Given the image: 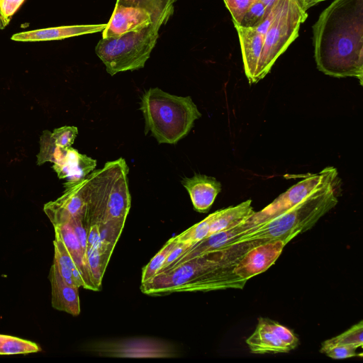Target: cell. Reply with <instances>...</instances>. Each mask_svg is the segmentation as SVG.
<instances>
[{
    "mask_svg": "<svg viewBox=\"0 0 363 363\" xmlns=\"http://www.w3.org/2000/svg\"><path fill=\"white\" fill-rule=\"evenodd\" d=\"M317 68L363 82V0H334L313 26Z\"/></svg>",
    "mask_w": 363,
    "mask_h": 363,
    "instance_id": "6da1fadb",
    "label": "cell"
},
{
    "mask_svg": "<svg viewBox=\"0 0 363 363\" xmlns=\"http://www.w3.org/2000/svg\"><path fill=\"white\" fill-rule=\"evenodd\" d=\"M128 173L126 162L120 157L84 178L86 206L82 223L86 229L98 226L102 242L112 251L130 208Z\"/></svg>",
    "mask_w": 363,
    "mask_h": 363,
    "instance_id": "7a4b0ae2",
    "label": "cell"
},
{
    "mask_svg": "<svg viewBox=\"0 0 363 363\" xmlns=\"http://www.w3.org/2000/svg\"><path fill=\"white\" fill-rule=\"evenodd\" d=\"M239 259H230V250L206 252L159 271L142 283L147 295L160 296L174 292L207 291L226 288H242L245 282L233 273Z\"/></svg>",
    "mask_w": 363,
    "mask_h": 363,
    "instance_id": "3957f363",
    "label": "cell"
},
{
    "mask_svg": "<svg viewBox=\"0 0 363 363\" xmlns=\"http://www.w3.org/2000/svg\"><path fill=\"white\" fill-rule=\"evenodd\" d=\"M340 179L311 194L301 203L255 226L245 228L223 250L240 244L252 247L276 240H289L311 229L337 203Z\"/></svg>",
    "mask_w": 363,
    "mask_h": 363,
    "instance_id": "277c9868",
    "label": "cell"
},
{
    "mask_svg": "<svg viewBox=\"0 0 363 363\" xmlns=\"http://www.w3.org/2000/svg\"><path fill=\"white\" fill-rule=\"evenodd\" d=\"M140 110L145 119V133L150 132L159 143L176 144L201 116L190 96H179L150 88L141 97Z\"/></svg>",
    "mask_w": 363,
    "mask_h": 363,
    "instance_id": "5b68a950",
    "label": "cell"
},
{
    "mask_svg": "<svg viewBox=\"0 0 363 363\" xmlns=\"http://www.w3.org/2000/svg\"><path fill=\"white\" fill-rule=\"evenodd\" d=\"M168 21L160 18L141 30L99 40L95 52L106 72L113 76L121 72L144 67L156 45L161 26Z\"/></svg>",
    "mask_w": 363,
    "mask_h": 363,
    "instance_id": "8992f818",
    "label": "cell"
},
{
    "mask_svg": "<svg viewBox=\"0 0 363 363\" xmlns=\"http://www.w3.org/2000/svg\"><path fill=\"white\" fill-rule=\"evenodd\" d=\"M307 17V12L301 9L296 0H276L274 13L264 36L259 81L269 72L277 60L296 39L300 26Z\"/></svg>",
    "mask_w": 363,
    "mask_h": 363,
    "instance_id": "52a82bcc",
    "label": "cell"
},
{
    "mask_svg": "<svg viewBox=\"0 0 363 363\" xmlns=\"http://www.w3.org/2000/svg\"><path fill=\"white\" fill-rule=\"evenodd\" d=\"M340 179L337 169L327 167L316 174H310L285 192L280 194L268 206L255 212L244 223L245 229L255 226L303 201L317 190Z\"/></svg>",
    "mask_w": 363,
    "mask_h": 363,
    "instance_id": "ba28073f",
    "label": "cell"
},
{
    "mask_svg": "<svg viewBox=\"0 0 363 363\" xmlns=\"http://www.w3.org/2000/svg\"><path fill=\"white\" fill-rule=\"evenodd\" d=\"M89 350L100 356L118 357H172L177 350L161 340L137 337L93 342Z\"/></svg>",
    "mask_w": 363,
    "mask_h": 363,
    "instance_id": "9c48e42d",
    "label": "cell"
},
{
    "mask_svg": "<svg viewBox=\"0 0 363 363\" xmlns=\"http://www.w3.org/2000/svg\"><path fill=\"white\" fill-rule=\"evenodd\" d=\"M298 338L292 330L269 318H259L256 329L246 340L252 353H283L295 349Z\"/></svg>",
    "mask_w": 363,
    "mask_h": 363,
    "instance_id": "30bf717a",
    "label": "cell"
},
{
    "mask_svg": "<svg viewBox=\"0 0 363 363\" xmlns=\"http://www.w3.org/2000/svg\"><path fill=\"white\" fill-rule=\"evenodd\" d=\"M289 240H276L247 249L237 261L233 273L242 281L264 272L280 256Z\"/></svg>",
    "mask_w": 363,
    "mask_h": 363,
    "instance_id": "8fae6325",
    "label": "cell"
},
{
    "mask_svg": "<svg viewBox=\"0 0 363 363\" xmlns=\"http://www.w3.org/2000/svg\"><path fill=\"white\" fill-rule=\"evenodd\" d=\"M152 22V16L147 11L116 4L111 18L103 30L102 38L118 37L137 31L147 27Z\"/></svg>",
    "mask_w": 363,
    "mask_h": 363,
    "instance_id": "7c38bea8",
    "label": "cell"
},
{
    "mask_svg": "<svg viewBox=\"0 0 363 363\" xmlns=\"http://www.w3.org/2000/svg\"><path fill=\"white\" fill-rule=\"evenodd\" d=\"M182 184L190 196L194 208L199 213L208 211L222 187L216 178L201 174L183 178Z\"/></svg>",
    "mask_w": 363,
    "mask_h": 363,
    "instance_id": "4fadbf2b",
    "label": "cell"
},
{
    "mask_svg": "<svg viewBox=\"0 0 363 363\" xmlns=\"http://www.w3.org/2000/svg\"><path fill=\"white\" fill-rule=\"evenodd\" d=\"M106 23L94 25L63 26L20 32L11 39L17 42H38L58 40L71 37L103 31Z\"/></svg>",
    "mask_w": 363,
    "mask_h": 363,
    "instance_id": "5bb4252c",
    "label": "cell"
},
{
    "mask_svg": "<svg viewBox=\"0 0 363 363\" xmlns=\"http://www.w3.org/2000/svg\"><path fill=\"white\" fill-rule=\"evenodd\" d=\"M52 306L72 315L80 313L79 287L67 284L52 264L50 272Z\"/></svg>",
    "mask_w": 363,
    "mask_h": 363,
    "instance_id": "9a60e30c",
    "label": "cell"
},
{
    "mask_svg": "<svg viewBox=\"0 0 363 363\" xmlns=\"http://www.w3.org/2000/svg\"><path fill=\"white\" fill-rule=\"evenodd\" d=\"M55 235L63 242L83 281V288L99 291L94 284L87 259L79 242L77 237L69 223L54 226Z\"/></svg>",
    "mask_w": 363,
    "mask_h": 363,
    "instance_id": "2e32d148",
    "label": "cell"
},
{
    "mask_svg": "<svg viewBox=\"0 0 363 363\" xmlns=\"http://www.w3.org/2000/svg\"><path fill=\"white\" fill-rule=\"evenodd\" d=\"M96 160L80 154L77 150L69 147L62 160L58 164H54L52 168L59 179H65L66 182H76L94 170Z\"/></svg>",
    "mask_w": 363,
    "mask_h": 363,
    "instance_id": "e0dca14e",
    "label": "cell"
},
{
    "mask_svg": "<svg viewBox=\"0 0 363 363\" xmlns=\"http://www.w3.org/2000/svg\"><path fill=\"white\" fill-rule=\"evenodd\" d=\"M255 211L250 199L235 206H230L212 213L209 235L238 226L247 220Z\"/></svg>",
    "mask_w": 363,
    "mask_h": 363,
    "instance_id": "ac0fdd59",
    "label": "cell"
},
{
    "mask_svg": "<svg viewBox=\"0 0 363 363\" xmlns=\"http://www.w3.org/2000/svg\"><path fill=\"white\" fill-rule=\"evenodd\" d=\"M54 244V261L60 274L69 284L83 287V281L78 269L76 267L68 250L61 239L55 235Z\"/></svg>",
    "mask_w": 363,
    "mask_h": 363,
    "instance_id": "d6986e66",
    "label": "cell"
},
{
    "mask_svg": "<svg viewBox=\"0 0 363 363\" xmlns=\"http://www.w3.org/2000/svg\"><path fill=\"white\" fill-rule=\"evenodd\" d=\"M178 0H116L117 4L143 9L149 12L152 21L169 20L174 13V4Z\"/></svg>",
    "mask_w": 363,
    "mask_h": 363,
    "instance_id": "ffe728a7",
    "label": "cell"
},
{
    "mask_svg": "<svg viewBox=\"0 0 363 363\" xmlns=\"http://www.w3.org/2000/svg\"><path fill=\"white\" fill-rule=\"evenodd\" d=\"M67 148L57 145L51 132L43 131L40 138V151L37 155V164L41 165L47 162L58 164L65 156Z\"/></svg>",
    "mask_w": 363,
    "mask_h": 363,
    "instance_id": "44dd1931",
    "label": "cell"
},
{
    "mask_svg": "<svg viewBox=\"0 0 363 363\" xmlns=\"http://www.w3.org/2000/svg\"><path fill=\"white\" fill-rule=\"evenodd\" d=\"M40 350L39 346L33 342L0 334V354L35 353Z\"/></svg>",
    "mask_w": 363,
    "mask_h": 363,
    "instance_id": "7402d4cb",
    "label": "cell"
},
{
    "mask_svg": "<svg viewBox=\"0 0 363 363\" xmlns=\"http://www.w3.org/2000/svg\"><path fill=\"white\" fill-rule=\"evenodd\" d=\"M335 345H347L355 347H362L363 346V323L354 325L347 330L335 336L331 339L327 340L322 343L321 347H328Z\"/></svg>",
    "mask_w": 363,
    "mask_h": 363,
    "instance_id": "603a6c76",
    "label": "cell"
},
{
    "mask_svg": "<svg viewBox=\"0 0 363 363\" xmlns=\"http://www.w3.org/2000/svg\"><path fill=\"white\" fill-rule=\"evenodd\" d=\"M177 241L175 238H170L160 251L143 267L142 272L141 284L152 279L162 267L167 256L176 245Z\"/></svg>",
    "mask_w": 363,
    "mask_h": 363,
    "instance_id": "cb8c5ba5",
    "label": "cell"
},
{
    "mask_svg": "<svg viewBox=\"0 0 363 363\" xmlns=\"http://www.w3.org/2000/svg\"><path fill=\"white\" fill-rule=\"evenodd\" d=\"M211 219L212 213L201 221L175 236L176 240L180 242L188 243L191 246L198 243L208 236Z\"/></svg>",
    "mask_w": 363,
    "mask_h": 363,
    "instance_id": "d4e9b609",
    "label": "cell"
},
{
    "mask_svg": "<svg viewBox=\"0 0 363 363\" xmlns=\"http://www.w3.org/2000/svg\"><path fill=\"white\" fill-rule=\"evenodd\" d=\"M256 0H223L235 27L240 26L250 7Z\"/></svg>",
    "mask_w": 363,
    "mask_h": 363,
    "instance_id": "484cf974",
    "label": "cell"
},
{
    "mask_svg": "<svg viewBox=\"0 0 363 363\" xmlns=\"http://www.w3.org/2000/svg\"><path fill=\"white\" fill-rule=\"evenodd\" d=\"M51 134L57 145L67 148L74 143L78 134V129L75 126H62L54 129Z\"/></svg>",
    "mask_w": 363,
    "mask_h": 363,
    "instance_id": "4316f807",
    "label": "cell"
},
{
    "mask_svg": "<svg viewBox=\"0 0 363 363\" xmlns=\"http://www.w3.org/2000/svg\"><path fill=\"white\" fill-rule=\"evenodd\" d=\"M357 347L347 345H335L328 347H321L320 352L325 354L328 357L335 359L361 356L357 352Z\"/></svg>",
    "mask_w": 363,
    "mask_h": 363,
    "instance_id": "83f0119b",
    "label": "cell"
},
{
    "mask_svg": "<svg viewBox=\"0 0 363 363\" xmlns=\"http://www.w3.org/2000/svg\"><path fill=\"white\" fill-rule=\"evenodd\" d=\"M25 0H0V18L6 27Z\"/></svg>",
    "mask_w": 363,
    "mask_h": 363,
    "instance_id": "f1b7e54d",
    "label": "cell"
},
{
    "mask_svg": "<svg viewBox=\"0 0 363 363\" xmlns=\"http://www.w3.org/2000/svg\"><path fill=\"white\" fill-rule=\"evenodd\" d=\"M191 245L188 243L177 242L174 248L171 250L167 256L161 270L164 269L169 265L172 264L177 259H178L188 248Z\"/></svg>",
    "mask_w": 363,
    "mask_h": 363,
    "instance_id": "f546056e",
    "label": "cell"
},
{
    "mask_svg": "<svg viewBox=\"0 0 363 363\" xmlns=\"http://www.w3.org/2000/svg\"><path fill=\"white\" fill-rule=\"evenodd\" d=\"M325 0H296L302 10L307 12V10L319 2Z\"/></svg>",
    "mask_w": 363,
    "mask_h": 363,
    "instance_id": "4dcf8cb0",
    "label": "cell"
},
{
    "mask_svg": "<svg viewBox=\"0 0 363 363\" xmlns=\"http://www.w3.org/2000/svg\"><path fill=\"white\" fill-rule=\"evenodd\" d=\"M4 28L5 27H4L3 23H2L1 20V18H0V30L4 29Z\"/></svg>",
    "mask_w": 363,
    "mask_h": 363,
    "instance_id": "1f68e13d",
    "label": "cell"
}]
</instances>
